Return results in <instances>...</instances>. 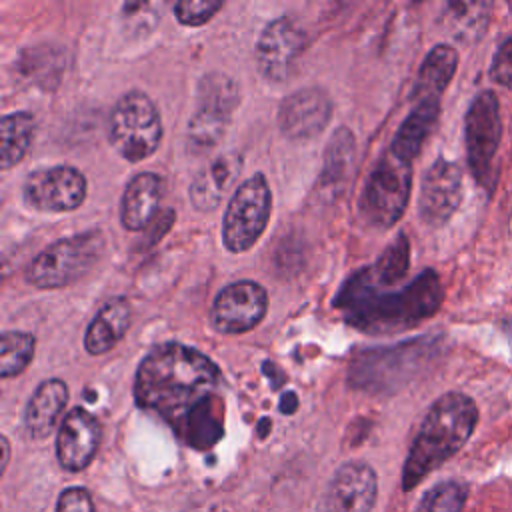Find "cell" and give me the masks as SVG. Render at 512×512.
<instances>
[{
	"mask_svg": "<svg viewBox=\"0 0 512 512\" xmlns=\"http://www.w3.org/2000/svg\"><path fill=\"white\" fill-rule=\"evenodd\" d=\"M0 132H2L0 166L2 170H10L26 156L32 144L36 134V118L26 110L8 112L2 116Z\"/></svg>",
	"mask_w": 512,
	"mask_h": 512,
	"instance_id": "23",
	"label": "cell"
},
{
	"mask_svg": "<svg viewBox=\"0 0 512 512\" xmlns=\"http://www.w3.org/2000/svg\"><path fill=\"white\" fill-rule=\"evenodd\" d=\"M56 512H96L92 496L86 488L72 486L58 496Z\"/></svg>",
	"mask_w": 512,
	"mask_h": 512,
	"instance_id": "30",
	"label": "cell"
},
{
	"mask_svg": "<svg viewBox=\"0 0 512 512\" xmlns=\"http://www.w3.org/2000/svg\"><path fill=\"white\" fill-rule=\"evenodd\" d=\"M306 34L290 16L270 20L256 42V68L268 82H284L304 50Z\"/></svg>",
	"mask_w": 512,
	"mask_h": 512,
	"instance_id": "10",
	"label": "cell"
},
{
	"mask_svg": "<svg viewBox=\"0 0 512 512\" xmlns=\"http://www.w3.org/2000/svg\"><path fill=\"white\" fill-rule=\"evenodd\" d=\"M242 170V156L226 152L210 160L190 182V202L200 212H212L222 202L224 192L234 184Z\"/></svg>",
	"mask_w": 512,
	"mask_h": 512,
	"instance_id": "16",
	"label": "cell"
},
{
	"mask_svg": "<svg viewBox=\"0 0 512 512\" xmlns=\"http://www.w3.org/2000/svg\"><path fill=\"white\" fill-rule=\"evenodd\" d=\"M412 162L386 150L372 166L358 200V212L364 224L372 228L394 226L410 200Z\"/></svg>",
	"mask_w": 512,
	"mask_h": 512,
	"instance_id": "5",
	"label": "cell"
},
{
	"mask_svg": "<svg viewBox=\"0 0 512 512\" xmlns=\"http://www.w3.org/2000/svg\"><path fill=\"white\" fill-rule=\"evenodd\" d=\"M86 178L74 166L58 164L30 172L22 184L26 206L40 212H72L86 198Z\"/></svg>",
	"mask_w": 512,
	"mask_h": 512,
	"instance_id": "9",
	"label": "cell"
},
{
	"mask_svg": "<svg viewBox=\"0 0 512 512\" xmlns=\"http://www.w3.org/2000/svg\"><path fill=\"white\" fill-rule=\"evenodd\" d=\"M162 118L148 94L130 90L112 106L108 118V140L128 162L152 156L162 142Z\"/></svg>",
	"mask_w": 512,
	"mask_h": 512,
	"instance_id": "6",
	"label": "cell"
},
{
	"mask_svg": "<svg viewBox=\"0 0 512 512\" xmlns=\"http://www.w3.org/2000/svg\"><path fill=\"white\" fill-rule=\"evenodd\" d=\"M468 488L458 480H446L432 486L418 502L414 512H462Z\"/></svg>",
	"mask_w": 512,
	"mask_h": 512,
	"instance_id": "27",
	"label": "cell"
},
{
	"mask_svg": "<svg viewBox=\"0 0 512 512\" xmlns=\"http://www.w3.org/2000/svg\"><path fill=\"white\" fill-rule=\"evenodd\" d=\"M162 196V180L154 172L134 174L120 200V222L130 232L144 230L156 216Z\"/></svg>",
	"mask_w": 512,
	"mask_h": 512,
	"instance_id": "17",
	"label": "cell"
},
{
	"mask_svg": "<svg viewBox=\"0 0 512 512\" xmlns=\"http://www.w3.org/2000/svg\"><path fill=\"white\" fill-rule=\"evenodd\" d=\"M376 494V472L364 462H346L328 482L318 512H370Z\"/></svg>",
	"mask_w": 512,
	"mask_h": 512,
	"instance_id": "12",
	"label": "cell"
},
{
	"mask_svg": "<svg viewBox=\"0 0 512 512\" xmlns=\"http://www.w3.org/2000/svg\"><path fill=\"white\" fill-rule=\"evenodd\" d=\"M220 0H178L174 4V16L182 26H204L222 8Z\"/></svg>",
	"mask_w": 512,
	"mask_h": 512,
	"instance_id": "28",
	"label": "cell"
},
{
	"mask_svg": "<svg viewBox=\"0 0 512 512\" xmlns=\"http://www.w3.org/2000/svg\"><path fill=\"white\" fill-rule=\"evenodd\" d=\"M228 122H230L228 118L196 108L186 128V150L194 156L206 154L222 140V136L226 134Z\"/></svg>",
	"mask_w": 512,
	"mask_h": 512,
	"instance_id": "25",
	"label": "cell"
},
{
	"mask_svg": "<svg viewBox=\"0 0 512 512\" xmlns=\"http://www.w3.org/2000/svg\"><path fill=\"white\" fill-rule=\"evenodd\" d=\"M444 300L440 278L424 270L412 282L396 290H384L358 270L334 298V308L344 320L364 332H398L434 316Z\"/></svg>",
	"mask_w": 512,
	"mask_h": 512,
	"instance_id": "2",
	"label": "cell"
},
{
	"mask_svg": "<svg viewBox=\"0 0 512 512\" xmlns=\"http://www.w3.org/2000/svg\"><path fill=\"white\" fill-rule=\"evenodd\" d=\"M132 324V304L124 296H116L100 306L84 334V348L92 356L110 352L128 332Z\"/></svg>",
	"mask_w": 512,
	"mask_h": 512,
	"instance_id": "18",
	"label": "cell"
},
{
	"mask_svg": "<svg viewBox=\"0 0 512 512\" xmlns=\"http://www.w3.org/2000/svg\"><path fill=\"white\" fill-rule=\"evenodd\" d=\"M462 200V170L458 164L438 158L420 184V218L428 226L446 224Z\"/></svg>",
	"mask_w": 512,
	"mask_h": 512,
	"instance_id": "14",
	"label": "cell"
},
{
	"mask_svg": "<svg viewBox=\"0 0 512 512\" xmlns=\"http://www.w3.org/2000/svg\"><path fill=\"white\" fill-rule=\"evenodd\" d=\"M490 78L508 90H512V34L498 46L490 64Z\"/></svg>",
	"mask_w": 512,
	"mask_h": 512,
	"instance_id": "29",
	"label": "cell"
},
{
	"mask_svg": "<svg viewBox=\"0 0 512 512\" xmlns=\"http://www.w3.org/2000/svg\"><path fill=\"white\" fill-rule=\"evenodd\" d=\"M478 422L476 402L462 392L440 396L426 412L402 468V488L408 492L430 472L450 460L472 436Z\"/></svg>",
	"mask_w": 512,
	"mask_h": 512,
	"instance_id": "3",
	"label": "cell"
},
{
	"mask_svg": "<svg viewBox=\"0 0 512 512\" xmlns=\"http://www.w3.org/2000/svg\"><path fill=\"white\" fill-rule=\"evenodd\" d=\"M272 214V192L264 174L244 180L228 200L222 220V244L228 252L250 250L264 234Z\"/></svg>",
	"mask_w": 512,
	"mask_h": 512,
	"instance_id": "7",
	"label": "cell"
},
{
	"mask_svg": "<svg viewBox=\"0 0 512 512\" xmlns=\"http://www.w3.org/2000/svg\"><path fill=\"white\" fill-rule=\"evenodd\" d=\"M68 402V386L58 378H48L30 396L24 410V428L30 438L42 440L52 434L64 406Z\"/></svg>",
	"mask_w": 512,
	"mask_h": 512,
	"instance_id": "19",
	"label": "cell"
},
{
	"mask_svg": "<svg viewBox=\"0 0 512 512\" xmlns=\"http://www.w3.org/2000/svg\"><path fill=\"white\" fill-rule=\"evenodd\" d=\"M354 152V134L346 126H340L332 134L324 154V166L320 172V188L324 192H334L348 180V174L354 164Z\"/></svg>",
	"mask_w": 512,
	"mask_h": 512,
	"instance_id": "22",
	"label": "cell"
},
{
	"mask_svg": "<svg viewBox=\"0 0 512 512\" xmlns=\"http://www.w3.org/2000/svg\"><path fill=\"white\" fill-rule=\"evenodd\" d=\"M134 400L194 448L222 436V372L196 348L180 342L152 348L138 364Z\"/></svg>",
	"mask_w": 512,
	"mask_h": 512,
	"instance_id": "1",
	"label": "cell"
},
{
	"mask_svg": "<svg viewBox=\"0 0 512 512\" xmlns=\"http://www.w3.org/2000/svg\"><path fill=\"white\" fill-rule=\"evenodd\" d=\"M8 456H10V444H8V438H6V436H2V470L6 468Z\"/></svg>",
	"mask_w": 512,
	"mask_h": 512,
	"instance_id": "31",
	"label": "cell"
},
{
	"mask_svg": "<svg viewBox=\"0 0 512 512\" xmlns=\"http://www.w3.org/2000/svg\"><path fill=\"white\" fill-rule=\"evenodd\" d=\"M104 234L100 230L78 232L46 246L26 266L24 280L40 290L66 288L84 278L104 254Z\"/></svg>",
	"mask_w": 512,
	"mask_h": 512,
	"instance_id": "4",
	"label": "cell"
},
{
	"mask_svg": "<svg viewBox=\"0 0 512 512\" xmlns=\"http://www.w3.org/2000/svg\"><path fill=\"white\" fill-rule=\"evenodd\" d=\"M458 68V52L450 44H436L418 70L412 100H440V94L448 88Z\"/></svg>",
	"mask_w": 512,
	"mask_h": 512,
	"instance_id": "21",
	"label": "cell"
},
{
	"mask_svg": "<svg viewBox=\"0 0 512 512\" xmlns=\"http://www.w3.org/2000/svg\"><path fill=\"white\" fill-rule=\"evenodd\" d=\"M268 310V292L252 280L224 286L210 308V324L220 334H244L256 328Z\"/></svg>",
	"mask_w": 512,
	"mask_h": 512,
	"instance_id": "11",
	"label": "cell"
},
{
	"mask_svg": "<svg viewBox=\"0 0 512 512\" xmlns=\"http://www.w3.org/2000/svg\"><path fill=\"white\" fill-rule=\"evenodd\" d=\"M502 136V120H500V106L494 92L484 90L480 92L464 120V138H466V158L476 182L488 190L494 184V158L498 152Z\"/></svg>",
	"mask_w": 512,
	"mask_h": 512,
	"instance_id": "8",
	"label": "cell"
},
{
	"mask_svg": "<svg viewBox=\"0 0 512 512\" xmlns=\"http://www.w3.org/2000/svg\"><path fill=\"white\" fill-rule=\"evenodd\" d=\"M332 108V98L318 86L294 90L278 106L280 132L290 140H310L326 128Z\"/></svg>",
	"mask_w": 512,
	"mask_h": 512,
	"instance_id": "13",
	"label": "cell"
},
{
	"mask_svg": "<svg viewBox=\"0 0 512 512\" xmlns=\"http://www.w3.org/2000/svg\"><path fill=\"white\" fill-rule=\"evenodd\" d=\"M440 116V100H420L412 108V112L404 118L400 128L396 130L390 152L400 156L406 162H412L420 150L426 138L432 134L436 122Z\"/></svg>",
	"mask_w": 512,
	"mask_h": 512,
	"instance_id": "20",
	"label": "cell"
},
{
	"mask_svg": "<svg viewBox=\"0 0 512 512\" xmlns=\"http://www.w3.org/2000/svg\"><path fill=\"white\" fill-rule=\"evenodd\" d=\"M36 340L28 332L6 330L0 338V376L12 378L26 370L34 358Z\"/></svg>",
	"mask_w": 512,
	"mask_h": 512,
	"instance_id": "26",
	"label": "cell"
},
{
	"mask_svg": "<svg viewBox=\"0 0 512 512\" xmlns=\"http://www.w3.org/2000/svg\"><path fill=\"white\" fill-rule=\"evenodd\" d=\"M240 102V92L236 82L222 72L204 74L196 88V108L228 118Z\"/></svg>",
	"mask_w": 512,
	"mask_h": 512,
	"instance_id": "24",
	"label": "cell"
},
{
	"mask_svg": "<svg viewBox=\"0 0 512 512\" xmlns=\"http://www.w3.org/2000/svg\"><path fill=\"white\" fill-rule=\"evenodd\" d=\"M102 426L86 408H72L60 422L56 436V456L64 470H84L98 452Z\"/></svg>",
	"mask_w": 512,
	"mask_h": 512,
	"instance_id": "15",
	"label": "cell"
}]
</instances>
